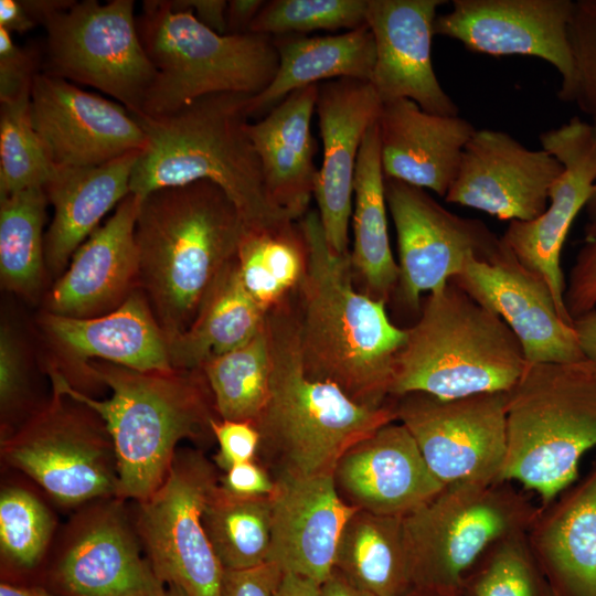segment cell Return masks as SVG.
<instances>
[{
    "label": "cell",
    "instance_id": "6da1fadb",
    "mask_svg": "<svg viewBox=\"0 0 596 596\" xmlns=\"http://www.w3.org/2000/svg\"><path fill=\"white\" fill-rule=\"evenodd\" d=\"M298 224L307 246L296 307L305 372L360 404L384 405L407 329L391 321L385 301L354 288L350 254L331 251L317 210Z\"/></svg>",
    "mask_w": 596,
    "mask_h": 596
},
{
    "label": "cell",
    "instance_id": "7a4b0ae2",
    "mask_svg": "<svg viewBox=\"0 0 596 596\" xmlns=\"http://www.w3.org/2000/svg\"><path fill=\"white\" fill-rule=\"evenodd\" d=\"M52 389L94 411L114 444L120 500L140 502L164 481L185 438L213 436L214 401L201 369L140 372L89 361L82 372L107 385L110 398H93L75 387L54 362Z\"/></svg>",
    "mask_w": 596,
    "mask_h": 596
},
{
    "label": "cell",
    "instance_id": "3957f363",
    "mask_svg": "<svg viewBox=\"0 0 596 596\" xmlns=\"http://www.w3.org/2000/svg\"><path fill=\"white\" fill-rule=\"evenodd\" d=\"M265 321L270 381L266 404L253 422L260 437L256 460L274 480L331 476L351 446L397 421L394 398L381 406L360 404L337 385L308 377L291 297Z\"/></svg>",
    "mask_w": 596,
    "mask_h": 596
},
{
    "label": "cell",
    "instance_id": "277c9868",
    "mask_svg": "<svg viewBox=\"0 0 596 596\" xmlns=\"http://www.w3.org/2000/svg\"><path fill=\"white\" fill-rule=\"evenodd\" d=\"M244 230L235 204L207 180L161 188L140 200L138 288L168 343L190 327L219 275L236 258Z\"/></svg>",
    "mask_w": 596,
    "mask_h": 596
},
{
    "label": "cell",
    "instance_id": "5b68a950",
    "mask_svg": "<svg viewBox=\"0 0 596 596\" xmlns=\"http://www.w3.org/2000/svg\"><path fill=\"white\" fill-rule=\"evenodd\" d=\"M251 95L203 96L178 111L135 116L147 137L130 178L139 201L150 192L207 180L237 207L245 227L291 220L268 199L260 163L248 134ZM294 221V220H291Z\"/></svg>",
    "mask_w": 596,
    "mask_h": 596
},
{
    "label": "cell",
    "instance_id": "8992f818",
    "mask_svg": "<svg viewBox=\"0 0 596 596\" xmlns=\"http://www.w3.org/2000/svg\"><path fill=\"white\" fill-rule=\"evenodd\" d=\"M406 329L391 398L415 392L441 400L510 392L529 365L504 321L451 280L427 294L418 320Z\"/></svg>",
    "mask_w": 596,
    "mask_h": 596
},
{
    "label": "cell",
    "instance_id": "52a82bcc",
    "mask_svg": "<svg viewBox=\"0 0 596 596\" xmlns=\"http://www.w3.org/2000/svg\"><path fill=\"white\" fill-rule=\"evenodd\" d=\"M508 449L500 479L551 503L578 479L596 448V361L529 364L508 394Z\"/></svg>",
    "mask_w": 596,
    "mask_h": 596
},
{
    "label": "cell",
    "instance_id": "ba28073f",
    "mask_svg": "<svg viewBox=\"0 0 596 596\" xmlns=\"http://www.w3.org/2000/svg\"><path fill=\"white\" fill-rule=\"evenodd\" d=\"M136 21L157 71L141 115H170L211 94L254 96L277 72L273 36L219 34L202 24L183 0H146Z\"/></svg>",
    "mask_w": 596,
    "mask_h": 596
},
{
    "label": "cell",
    "instance_id": "9c48e42d",
    "mask_svg": "<svg viewBox=\"0 0 596 596\" xmlns=\"http://www.w3.org/2000/svg\"><path fill=\"white\" fill-rule=\"evenodd\" d=\"M539 510L502 479L446 485L403 518L411 590L456 596L462 579L496 542L528 532Z\"/></svg>",
    "mask_w": 596,
    "mask_h": 596
},
{
    "label": "cell",
    "instance_id": "30bf717a",
    "mask_svg": "<svg viewBox=\"0 0 596 596\" xmlns=\"http://www.w3.org/2000/svg\"><path fill=\"white\" fill-rule=\"evenodd\" d=\"M1 458L64 507L117 498L111 437L86 405L53 390L51 400L1 437Z\"/></svg>",
    "mask_w": 596,
    "mask_h": 596
},
{
    "label": "cell",
    "instance_id": "8fae6325",
    "mask_svg": "<svg viewBox=\"0 0 596 596\" xmlns=\"http://www.w3.org/2000/svg\"><path fill=\"white\" fill-rule=\"evenodd\" d=\"M132 0L75 1L50 17L44 73L114 97L141 115L157 71L140 40Z\"/></svg>",
    "mask_w": 596,
    "mask_h": 596
},
{
    "label": "cell",
    "instance_id": "7c38bea8",
    "mask_svg": "<svg viewBox=\"0 0 596 596\" xmlns=\"http://www.w3.org/2000/svg\"><path fill=\"white\" fill-rule=\"evenodd\" d=\"M215 467L200 450H178L162 485L137 502L135 528L155 573L189 596H222L224 570L202 522Z\"/></svg>",
    "mask_w": 596,
    "mask_h": 596
},
{
    "label": "cell",
    "instance_id": "4fadbf2b",
    "mask_svg": "<svg viewBox=\"0 0 596 596\" xmlns=\"http://www.w3.org/2000/svg\"><path fill=\"white\" fill-rule=\"evenodd\" d=\"M385 198L397 237L395 294L415 313L422 296L456 277L468 257L490 259L503 247L486 223L448 211L424 189L385 179Z\"/></svg>",
    "mask_w": 596,
    "mask_h": 596
},
{
    "label": "cell",
    "instance_id": "5bb4252c",
    "mask_svg": "<svg viewBox=\"0 0 596 596\" xmlns=\"http://www.w3.org/2000/svg\"><path fill=\"white\" fill-rule=\"evenodd\" d=\"M508 394L455 400L424 393L394 398L397 422L414 437L426 464L444 485L500 479L508 449Z\"/></svg>",
    "mask_w": 596,
    "mask_h": 596
},
{
    "label": "cell",
    "instance_id": "9a60e30c",
    "mask_svg": "<svg viewBox=\"0 0 596 596\" xmlns=\"http://www.w3.org/2000/svg\"><path fill=\"white\" fill-rule=\"evenodd\" d=\"M118 498L88 503L67 524L49 572L63 596H163Z\"/></svg>",
    "mask_w": 596,
    "mask_h": 596
},
{
    "label": "cell",
    "instance_id": "2e32d148",
    "mask_svg": "<svg viewBox=\"0 0 596 596\" xmlns=\"http://www.w3.org/2000/svg\"><path fill=\"white\" fill-rule=\"evenodd\" d=\"M540 142L563 170L550 188L545 211L532 221H510L501 241L521 265L545 281L561 316L573 323L564 301L566 281L561 253L596 184V134L593 124L574 116L542 132Z\"/></svg>",
    "mask_w": 596,
    "mask_h": 596
},
{
    "label": "cell",
    "instance_id": "e0dca14e",
    "mask_svg": "<svg viewBox=\"0 0 596 596\" xmlns=\"http://www.w3.org/2000/svg\"><path fill=\"white\" fill-rule=\"evenodd\" d=\"M572 0H454L437 15L435 35L472 52L541 58L561 75L558 98L570 103L575 68L570 42Z\"/></svg>",
    "mask_w": 596,
    "mask_h": 596
},
{
    "label": "cell",
    "instance_id": "ac0fdd59",
    "mask_svg": "<svg viewBox=\"0 0 596 596\" xmlns=\"http://www.w3.org/2000/svg\"><path fill=\"white\" fill-rule=\"evenodd\" d=\"M30 114L54 169L100 166L147 145L125 106L44 72L33 79Z\"/></svg>",
    "mask_w": 596,
    "mask_h": 596
},
{
    "label": "cell",
    "instance_id": "d6986e66",
    "mask_svg": "<svg viewBox=\"0 0 596 596\" xmlns=\"http://www.w3.org/2000/svg\"><path fill=\"white\" fill-rule=\"evenodd\" d=\"M562 170L544 149H529L504 131L476 129L444 199L499 220L532 221L545 211Z\"/></svg>",
    "mask_w": 596,
    "mask_h": 596
},
{
    "label": "cell",
    "instance_id": "ffe728a7",
    "mask_svg": "<svg viewBox=\"0 0 596 596\" xmlns=\"http://www.w3.org/2000/svg\"><path fill=\"white\" fill-rule=\"evenodd\" d=\"M451 281L504 321L528 364L585 358L573 323L561 316L549 286L521 265L504 244L490 259L468 257Z\"/></svg>",
    "mask_w": 596,
    "mask_h": 596
},
{
    "label": "cell",
    "instance_id": "44dd1931",
    "mask_svg": "<svg viewBox=\"0 0 596 596\" xmlns=\"http://www.w3.org/2000/svg\"><path fill=\"white\" fill-rule=\"evenodd\" d=\"M382 100L370 82L338 78L318 84L316 113L323 145L313 198L331 251L349 255L356 160Z\"/></svg>",
    "mask_w": 596,
    "mask_h": 596
},
{
    "label": "cell",
    "instance_id": "7402d4cb",
    "mask_svg": "<svg viewBox=\"0 0 596 596\" xmlns=\"http://www.w3.org/2000/svg\"><path fill=\"white\" fill-rule=\"evenodd\" d=\"M445 0H368L366 24L375 44L371 84L382 103L406 98L423 110L458 116L433 66L437 9Z\"/></svg>",
    "mask_w": 596,
    "mask_h": 596
},
{
    "label": "cell",
    "instance_id": "603a6c76",
    "mask_svg": "<svg viewBox=\"0 0 596 596\" xmlns=\"http://www.w3.org/2000/svg\"><path fill=\"white\" fill-rule=\"evenodd\" d=\"M349 505L379 515L405 518L445 486L426 464L414 437L391 422L351 446L332 473Z\"/></svg>",
    "mask_w": 596,
    "mask_h": 596
},
{
    "label": "cell",
    "instance_id": "cb8c5ba5",
    "mask_svg": "<svg viewBox=\"0 0 596 596\" xmlns=\"http://www.w3.org/2000/svg\"><path fill=\"white\" fill-rule=\"evenodd\" d=\"M139 199L128 194L75 251L44 297L43 311L92 318L118 308L138 288L136 222Z\"/></svg>",
    "mask_w": 596,
    "mask_h": 596
},
{
    "label": "cell",
    "instance_id": "d4e9b609",
    "mask_svg": "<svg viewBox=\"0 0 596 596\" xmlns=\"http://www.w3.org/2000/svg\"><path fill=\"white\" fill-rule=\"evenodd\" d=\"M275 482L267 562L322 585L334 570L344 525L358 509L341 499L332 475Z\"/></svg>",
    "mask_w": 596,
    "mask_h": 596
},
{
    "label": "cell",
    "instance_id": "484cf974",
    "mask_svg": "<svg viewBox=\"0 0 596 596\" xmlns=\"http://www.w3.org/2000/svg\"><path fill=\"white\" fill-rule=\"evenodd\" d=\"M39 326L54 350L81 371L89 361L140 372L173 370L168 339L140 289L115 310L98 317L73 318L42 311Z\"/></svg>",
    "mask_w": 596,
    "mask_h": 596
},
{
    "label": "cell",
    "instance_id": "4316f807",
    "mask_svg": "<svg viewBox=\"0 0 596 596\" xmlns=\"http://www.w3.org/2000/svg\"><path fill=\"white\" fill-rule=\"evenodd\" d=\"M377 128L385 179L428 189L443 198L477 129L459 115L432 114L406 98L382 103Z\"/></svg>",
    "mask_w": 596,
    "mask_h": 596
},
{
    "label": "cell",
    "instance_id": "83f0119b",
    "mask_svg": "<svg viewBox=\"0 0 596 596\" xmlns=\"http://www.w3.org/2000/svg\"><path fill=\"white\" fill-rule=\"evenodd\" d=\"M317 97L318 84L299 88L248 125L267 196L294 221L309 211L318 175L310 129Z\"/></svg>",
    "mask_w": 596,
    "mask_h": 596
},
{
    "label": "cell",
    "instance_id": "f1b7e54d",
    "mask_svg": "<svg viewBox=\"0 0 596 596\" xmlns=\"http://www.w3.org/2000/svg\"><path fill=\"white\" fill-rule=\"evenodd\" d=\"M526 538L556 596H596V461L539 507Z\"/></svg>",
    "mask_w": 596,
    "mask_h": 596
},
{
    "label": "cell",
    "instance_id": "f546056e",
    "mask_svg": "<svg viewBox=\"0 0 596 596\" xmlns=\"http://www.w3.org/2000/svg\"><path fill=\"white\" fill-rule=\"evenodd\" d=\"M141 151L100 166L53 169L43 187L53 219L44 236L47 274L60 277L75 251L100 220L130 194V178Z\"/></svg>",
    "mask_w": 596,
    "mask_h": 596
},
{
    "label": "cell",
    "instance_id": "4dcf8cb0",
    "mask_svg": "<svg viewBox=\"0 0 596 596\" xmlns=\"http://www.w3.org/2000/svg\"><path fill=\"white\" fill-rule=\"evenodd\" d=\"M278 68L270 84L251 96L247 115L268 114L290 93L338 78L372 79L375 44L368 24L338 35L274 38Z\"/></svg>",
    "mask_w": 596,
    "mask_h": 596
},
{
    "label": "cell",
    "instance_id": "1f68e13d",
    "mask_svg": "<svg viewBox=\"0 0 596 596\" xmlns=\"http://www.w3.org/2000/svg\"><path fill=\"white\" fill-rule=\"evenodd\" d=\"M353 201L352 270L363 280L366 288L364 294L387 302L395 292L400 269L390 245L377 121L370 127L360 148Z\"/></svg>",
    "mask_w": 596,
    "mask_h": 596
},
{
    "label": "cell",
    "instance_id": "d6a6232c",
    "mask_svg": "<svg viewBox=\"0 0 596 596\" xmlns=\"http://www.w3.org/2000/svg\"><path fill=\"white\" fill-rule=\"evenodd\" d=\"M265 317L245 290L235 258L207 291L190 327L169 342L172 368L200 369L209 359L248 341Z\"/></svg>",
    "mask_w": 596,
    "mask_h": 596
},
{
    "label": "cell",
    "instance_id": "836d02e7",
    "mask_svg": "<svg viewBox=\"0 0 596 596\" xmlns=\"http://www.w3.org/2000/svg\"><path fill=\"white\" fill-rule=\"evenodd\" d=\"M334 570L374 596H405L412 584L403 518L356 510L341 533Z\"/></svg>",
    "mask_w": 596,
    "mask_h": 596
},
{
    "label": "cell",
    "instance_id": "e575fe53",
    "mask_svg": "<svg viewBox=\"0 0 596 596\" xmlns=\"http://www.w3.org/2000/svg\"><path fill=\"white\" fill-rule=\"evenodd\" d=\"M242 284L268 313L299 288L307 268V246L296 221L245 227L236 255Z\"/></svg>",
    "mask_w": 596,
    "mask_h": 596
},
{
    "label": "cell",
    "instance_id": "d590c367",
    "mask_svg": "<svg viewBox=\"0 0 596 596\" xmlns=\"http://www.w3.org/2000/svg\"><path fill=\"white\" fill-rule=\"evenodd\" d=\"M46 194L30 188L0 199V279L3 289L35 301L47 274L43 227Z\"/></svg>",
    "mask_w": 596,
    "mask_h": 596
},
{
    "label": "cell",
    "instance_id": "8d00e7d4",
    "mask_svg": "<svg viewBox=\"0 0 596 596\" xmlns=\"http://www.w3.org/2000/svg\"><path fill=\"white\" fill-rule=\"evenodd\" d=\"M202 522L223 570H246L267 562L269 497L233 496L217 483L205 503Z\"/></svg>",
    "mask_w": 596,
    "mask_h": 596
},
{
    "label": "cell",
    "instance_id": "74e56055",
    "mask_svg": "<svg viewBox=\"0 0 596 596\" xmlns=\"http://www.w3.org/2000/svg\"><path fill=\"white\" fill-rule=\"evenodd\" d=\"M200 369L212 393L217 417L253 423L269 393L270 353L266 321L248 341L209 359Z\"/></svg>",
    "mask_w": 596,
    "mask_h": 596
},
{
    "label": "cell",
    "instance_id": "f35d334b",
    "mask_svg": "<svg viewBox=\"0 0 596 596\" xmlns=\"http://www.w3.org/2000/svg\"><path fill=\"white\" fill-rule=\"evenodd\" d=\"M456 596H556L526 532L492 544L467 573Z\"/></svg>",
    "mask_w": 596,
    "mask_h": 596
},
{
    "label": "cell",
    "instance_id": "ab89813d",
    "mask_svg": "<svg viewBox=\"0 0 596 596\" xmlns=\"http://www.w3.org/2000/svg\"><path fill=\"white\" fill-rule=\"evenodd\" d=\"M55 529L46 504L32 491L7 486L0 493L1 563L19 571L34 570L45 556Z\"/></svg>",
    "mask_w": 596,
    "mask_h": 596
},
{
    "label": "cell",
    "instance_id": "60d3db41",
    "mask_svg": "<svg viewBox=\"0 0 596 596\" xmlns=\"http://www.w3.org/2000/svg\"><path fill=\"white\" fill-rule=\"evenodd\" d=\"M30 95L1 104L0 199L43 188L53 173L31 120Z\"/></svg>",
    "mask_w": 596,
    "mask_h": 596
},
{
    "label": "cell",
    "instance_id": "b9f144b4",
    "mask_svg": "<svg viewBox=\"0 0 596 596\" xmlns=\"http://www.w3.org/2000/svg\"><path fill=\"white\" fill-rule=\"evenodd\" d=\"M368 0H273L251 24L249 32L273 38L316 30H354L366 24Z\"/></svg>",
    "mask_w": 596,
    "mask_h": 596
},
{
    "label": "cell",
    "instance_id": "7bdbcfd3",
    "mask_svg": "<svg viewBox=\"0 0 596 596\" xmlns=\"http://www.w3.org/2000/svg\"><path fill=\"white\" fill-rule=\"evenodd\" d=\"M570 42L575 68L570 103L596 120V0L574 1Z\"/></svg>",
    "mask_w": 596,
    "mask_h": 596
},
{
    "label": "cell",
    "instance_id": "ee69618b",
    "mask_svg": "<svg viewBox=\"0 0 596 596\" xmlns=\"http://www.w3.org/2000/svg\"><path fill=\"white\" fill-rule=\"evenodd\" d=\"M29 389L25 350L17 331L2 322L0 329V407L2 423L20 409Z\"/></svg>",
    "mask_w": 596,
    "mask_h": 596
},
{
    "label": "cell",
    "instance_id": "f6af8a7d",
    "mask_svg": "<svg viewBox=\"0 0 596 596\" xmlns=\"http://www.w3.org/2000/svg\"><path fill=\"white\" fill-rule=\"evenodd\" d=\"M564 301L573 320L596 309V223L586 226L585 244L571 268Z\"/></svg>",
    "mask_w": 596,
    "mask_h": 596
},
{
    "label": "cell",
    "instance_id": "bcb514c9",
    "mask_svg": "<svg viewBox=\"0 0 596 596\" xmlns=\"http://www.w3.org/2000/svg\"><path fill=\"white\" fill-rule=\"evenodd\" d=\"M35 53L18 46L11 34L0 28V103H11L31 94L38 72Z\"/></svg>",
    "mask_w": 596,
    "mask_h": 596
},
{
    "label": "cell",
    "instance_id": "7dc6e473",
    "mask_svg": "<svg viewBox=\"0 0 596 596\" xmlns=\"http://www.w3.org/2000/svg\"><path fill=\"white\" fill-rule=\"evenodd\" d=\"M211 430L219 445L214 462L223 471L256 459L260 437L252 422L214 418Z\"/></svg>",
    "mask_w": 596,
    "mask_h": 596
},
{
    "label": "cell",
    "instance_id": "c3c4849f",
    "mask_svg": "<svg viewBox=\"0 0 596 596\" xmlns=\"http://www.w3.org/2000/svg\"><path fill=\"white\" fill-rule=\"evenodd\" d=\"M284 574L269 562L246 570H224L222 596H274Z\"/></svg>",
    "mask_w": 596,
    "mask_h": 596
},
{
    "label": "cell",
    "instance_id": "681fc988",
    "mask_svg": "<svg viewBox=\"0 0 596 596\" xmlns=\"http://www.w3.org/2000/svg\"><path fill=\"white\" fill-rule=\"evenodd\" d=\"M219 486L237 497H269L276 482L269 471L256 459L231 467L219 477Z\"/></svg>",
    "mask_w": 596,
    "mask_h": 596
},
{
    "label": "cell",
    "instance_id": "f907efd6",
    "mask_svg": "<svg viewBox=\"0 0 596 596\" xmlns=\"http://www.w3.org/2000/svg\"><path fill=\"white\" fill-rule=\"evenodd\" d=\"M194 17L212 31L225 35L227 34L225 0H183Z\"/></svg>",
    "mask_w": 596,
    "mask_h": 596
},
{
    "label": "cell",
    "instance_id": "816d5d0a",
    "mask_svg": "<svg viewBox=\"0 0 596 596\" xmlns=\"http://www.w3.org/2000/svg\"><path fill=\"white\" fill-rule=\"evenodd\" d=\"M265 1L260 0H231L227 1L226 24L227 34H244L249 28Z\"/></svg>",
    "mask_w": 596,
    "mask_h": 596
},
{
    "label": "cell",
    "instance_id": "f5cc1de1",
    "mask_svg": "<svg viewBox=\"0 0 596 596\" xmlns=\"http://www.w3.org/2000/svg\"><path fill=\"white\" fill-rule=\"evenodd\" d=\"M38 24L30 18L20 0H0V28L11 33L23 34Z\"/></svg>",
    "mask_w": 596,
    "mask_h": 596
},
{
    "label": "cell",
    "instance_id": "db71d44e",
    "mask_svg": "<svg viewBox=\"0 0 596 596\" xmlns=\"http://www.w3.org/2000/svg\"><path fill=\"white\" fill-rule=\"evenodd\" d=\"M573 326L584 356L596 361V309L575 318Z\"/></svg>",
    "mask_w": 596,
    "mask_h": 596
},
{
    "label": "cell",
    "instance_id": "11a10c76",
    "mask_svg": "<svg viewBox=\"0 0 596 596\" xmlns=\"http://www.w3.org/2000/svg\"><path fill=\"white\" fill-rule=\"evenodd\" d=\"M274 596H322L321 585L309 578L285 573Z\"/></svg>",
    "mask_w": 596,
    "mask_h": 596
},
{
    "label": "cell",
    "instance_id": "9f6ffc18",
    "mask_svg": "<svg viewBox=\"0 0 596 596\" xmlns=\"http://www.w3.org/2000/svg\"><path fill=\"white\" fill-rule=\"evenodd\" d=\"M26 13L36 23L44 25L53 14L71 8L74 0H20Z\"/></svg>",
    "mask_w": 596,
    "mask_h": 596
},
{
    "label": "cell",
    "instance_id": "6f0895ef",
    "mask_svg": "<svg viewBox=\"0 0 596 596\" xmlns=\"http://www.w3.org/2000/svg\"><path fill=\"white\" fill-rule=\"evenodd\" d=\"M322 596H374L350 584L333 570L331 576L321 585Z\"/></svg>",
    "mask_w": 596,
    "mask_h": 596
},
{
    "label": "cell",
    "instance_id": "680465c9",
    "mask_svg": "<svg viewBox=\"0 0 596 596\" xmlns=\"http://www.w3.org/2000/svg\"><path fill=\"white\" fill-rule=\"evenodd\" d=\"M0 596H56L41 586H20L1 583Z\"/></svg>",
    "mask_w": 596,
    "mask_h": 596
},
{
    "label": "cell",
    "instance_id": "91938a15",
    "mask_svg": "<svg viewBox=\"0 0 596 596\" xmlns=\"http://www.w3.org/2000/svg\"><path fill=\"white\" fill-rule=\"evenodd\" d=\"M592 124L594 126L595 134H596V120H593ZM585 209H586L589 223H596V184H595L593 194Z\"/></svg>",
    "mask_w": 596,
    "mask_h": 596
},
{
    "label": "cell",
    "instance_id": "94428289",
    "mask_svg": "<svg viewBox=\"0 0 596 596\" xmlns=\"http://www.w3.org/2000/svg\"><path fill=\"white\" fill-rule=\"evenodd\" d=\"M163 596H189L181 587L177 585H168Z\"/></svg>",
    "mask_w": 596,
    "mask_h": 596
},
{
    "label": "cell",
    "instance_id": "6125c7cd",
    "mask_svg": "<svg viewBox=\"0 0 596 596\" xmlns=\"http://www.w3.org/2000/svg\"><path fill=\"white\" fill-rule=\"evenodd\" d=\"M405 596H435V595H428V594L419 593L416 590H409Z\"/></svg>",
    "mask_w": 596,
    "mask_h": 596
}]
</instances>
